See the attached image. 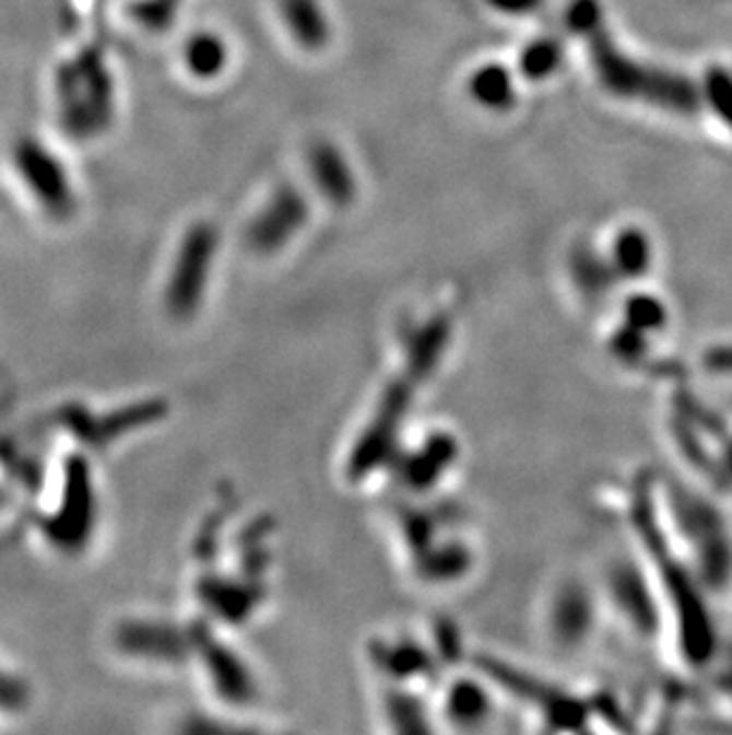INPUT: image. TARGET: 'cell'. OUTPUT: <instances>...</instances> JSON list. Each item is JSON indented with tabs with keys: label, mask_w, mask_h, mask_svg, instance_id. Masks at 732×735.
<instances>
[{
	"label": "cell",
	"mask_w": 732,
	"mask_h": 735,
	"mask_svg": "<svg viewBox=\"0 0 732 735\" xmlns=\"http://www.w3.org/2000/svg\"><path fill=\"white\" fill-rule=\"evenodd\" d=\"M26 700V690L15 678L0 672V710H17Z\"/></svg>",
	"instance_id": "obj_9"
},
{
	"label": "cell",
	"mask_w": 732,
	"mask_h": 735,
	"mask_svg": "<svg viewBox=\"0 0 732 735\" xmlns=\"http://www.w3.org/2000/svg\"><path fill=\"white\" fill-rule=\"evenodd\" d=\"M281 20L297 46L321 50L331 38V22L319 0H281Z\"/></svg>",
	"instance_id": "obj_6"
},
{
	"label": "cell",
	"mask_w": 732,
	"mask_h": 735,
	"mask_svg": "<svg viewBox=\"0 0 732 735\" xmlns=\"http://www.w3.org/2000/svg\"><path fill=\"white\" fill-rule=\"evenodd\" d=\"M495 10L505 12V15H526L528 10L535 8L540 0H487Z\"/></svg>",
	"instance_id": "obj_10"
},
{
	"label": "cell",
	"mask_w": 732,
	"mask_h": 735,
	"mask_svg": "<svg viewBox=\"0 0 732 735\" xmlns=\"http://www.w3.org/2000/svg\"><path fill=\"white\" fill-rule=\"evenodd\" d=\"M469 98L485 113H507L517 105V74L505 62H483L467 79Z\"/></svg>",
	"instance_id": "obj_4"
},
{
	"label": "cell",
	"mask_w": 732,
	"mask_h": 735,
	"mask_svg": "<svg viewBox=\"0 0 732 735\" xmlns=\"http://www.w3.org/2000/svg\"><path fill=\"white\" fill-rule=\"evenodd\" d=\"M307 162L309 172L317 182V188L323 196L335 202H345L355 196L357 188L355 174H352L347 158L333 141L321 139L311 143V148L307 151Z\"/></svg>",
	"instance_id": "obj_3"
},
{
	"label": "cell",
	"mask_w": 732,
	"mask_h": 735,
	"mask_svg": "<svg viewBox=\"0 0 732 735\" xmlns=\"http://www.w3.org/2000/svg\"><path fill=\"white\" fill-rule=\"evenodd\" d=\"M562 62V46L552 38H535L528 44L517 62V74L528 81H545L559 70Z\"/></svg>",
	"instance_id": "obj_8"
},
{
	"label": "cell",
	"mask_w": 732,
	"mask_h": 735,
	"mask_svg": "<svg viewBox=\"0 0 732 735\" xmlns=\"http://www.w3.org/2000/svg\"><path fill=\"white\" fill-rule=\"evenodd\" d=\"M10 170L46 214L56 220L72 214L74 188L70 172L46 141L34 139V136L17 139L10 151Z\"/></svg>",
	"instance_id": "obj_2"
},
{
	"label": "cell",
	"mask_w": 732,
	"mask_h": 735,
	"mask_svg": "<svg viewBox=\"0 0 732 735\" xmlns=\"http://www.w3.org/2000/svg\"><path fill=\"white\" fill-rule=\"evenodd\" d=\"M305 220V200L293 188L276 190L274 200H269V206L257 217L252 226L255 243L264 245V248H274V245L283 243L295 234V229Z\"/></svg>",
	"instance_id": "obj_5"
},
{
	"label": "cell",
	"mask_w": 732,
	"mask_h": 735,
	"mask_svg": "<svg viewBox=\"0 0 732 735\" xmlns=\"http://www.w3.org/2000/svg\"><path fill=\"white\" fill-rule=\"evenodd\" d=\"M115 79L93 46L60 56L50 74L52 117L74 139H93L115 119Z\"/></svg>",
	"instance_id": "obj_1"
},
{
	"label": "cell",
	"mask_w": 732,
	"mask_h": 735,
	"mask_svg": "<svg viewBox=\"0 0 732 735\" xmlns=\"http://www.w3.org/2000/svg\"><path fill=\"white\" fill-rule=\"evenodd\" d=\"M181 62L186 67V74L196 81H214L226 72L228 62H232V52H228L226 40L220 34L196 32L186 38Z\"/></svg>",
	"instance_id": "obj_7"
}]
</instances>
